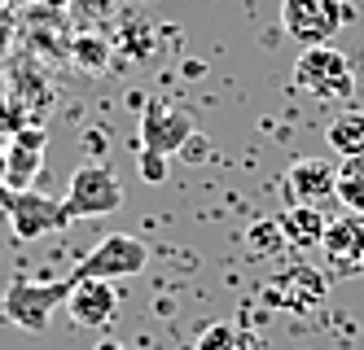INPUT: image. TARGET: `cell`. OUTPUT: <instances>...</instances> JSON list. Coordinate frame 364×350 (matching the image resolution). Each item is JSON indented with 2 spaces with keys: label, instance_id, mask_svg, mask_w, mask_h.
Masks as SVG:
<instances>
[{
  "label": "cell",
  "instance_id": "cell-13",
  "mask_svg": "<svg viewBox=\"0 0 364 350\" xmlns=\"http://www.w3.org/2000/svg\"><path fill=\"white\" fill-rule=\"evenodd\" d=\"M277 224L285 232V241H290V250H311V246H321L325 241V210L321 206H285L277 210Z\"/></svg>",
  "mask_w": 364,
  "mask_h": 350
},
{
  "label": "cell",
  "instance_id": "cell-4",
  "mask_svg": "<svg viewBox=\"0 0 364 350\" xmlns=\"http://www.w3.org/2000/svg\"><path fill=\"white\" fill-rule=\"evenodd\" d=\"M70 289H75L70 276H62V280H27V276H18L5 289V315H9V324L27 329V333H44L48 319H53V311L70 298Z\"/></svg>",
  "mask_w": 364,
  "mask_h": 350
},
{
  "label": "cell",
  "instance_id": "cell-16",
  "mask_svg": "<svg viewBox=\"0 0 364 350\" xmlns=\"http://www.w3.org/2000/svg\"><path fill=\"white\" fill-rule=\"evenodd\" d=\"M246 246H250V258H272V254H281V250H290V241H285L277 214H272V219H255V224L246 228Z\"/></svg>",
  "mask_w": 364,
  "mask_h": 350
},
{
  "label": "cell",
  "instance_id": "cell-11",
  "mask_svg": "<svg viewBox=\"0 0 364 350\" xmlns=\"http://www.w3.org/2000/svg\"><path fill=\"white\" fill-rule=\"evenodd\" d=\"M66 311L80 329H110L119 315V293L110 280H75Z\"/></svg>",
  "mask_w": 364,
  "mask_h": 350
},
{
  "label": "cell",
  "instance_id": "cell-7",
  "mask_svg": "<svg viewBox=\"0 0 364 350\" xmlns=\"http://www.w3.org/2000/svg\"><path fill=\"white\" fill-rule=\"evenodd\" d=\"M0 202H5L9 210V228L18 241H40L48 232H62L70 224V214L62 202L36 193V188H22V193H0Z\"/></svg>",
  "mask_w": 364,
  "mask_h": 350
},
{
  "label": "cell",
  "instance_id": "cell-10",
  "mask_svg": "<svg viewBox=\"0 0 364 350\" xmlns=\"http://www.w3.org/2000/svg\"><path fill=\"white\" fill-rule=\"evenodd\" d=\"M189 141H193V119L185 110H171L163 101L145 105V119H141V149L145 153H180Z\"/></svg>",
  "mask_w": 364,
  "mask_h": 350
},
{
  "label": "cell",
  "instance_id": "cell-5",
  "mask_svg": "<svg viewBox=\"0 0 364 350\" xmlns=\"http://www.w3.org/2000/svg\"><path fill=\"white\" fill-rule=\"evenodd\" d=\"M145 263H149V250H145L141 236L110 232L80 258V267L70 272V280H123V276H136Z\"/></svg>",
  "mask_w": 364,
  "mask_h": 350
},
{
  "label": "cell",
  "instance_id": "cell-6",
  "mask_svg": "<svg viewBox=\"0 0 364 350\" xmlns=\"http://www.w3.org/2000/svg\"><path fill=\"white\" fill-rule=\"evenodd\" d=\"M66 214L70 219H106V214H114L123 206V184L110 167L101 163H88L70 175V188L62 197Z\"/></svg>",
  "mask_w": 364,
  "mask_h": 350
},
{
  "label": "cell",
  "instance_id": "cell-3",
  "mask_svg": "<svg viewBox=\"0 0 364 350\" xmlns=\"http://www.w3.org/2000/svg\"><path fill=\"white\" fill-rule=\"evenodd\" d=\"M259 298L277 311L307 315L311 307H321L329 298V272H321V267H311V263H285L264 280Z\"/></svg>",
  "mask_w": 364,
  "mask_h": 350
},
{
  "label": "cell",
  "instance_id": "cell-12",
  "mask_svg": "<svg viewBox=\"0 0 364 350\" xmlns=\"http://www.w3.org/2000/svg\"><path fill=\"white\" fill-rule=\"evenodd\" d=\"M44 171V131H18L9 153H5V180L9 193H22V188H31L36 175Z\"/></svg>",
  "mask_w": 364,
  "mask_h": 350
},
{
  "label": "cell",
  "instance_id": "cell-2",
  "mask_svg": "<svg viewBox=\"0 0 364 350\" xmlns=\"http://www.w3.org/2000/svg\"><path fill=\"white\" fill-rule=\"evenodd\" d=\"M347 22H351L347 0H281V31L299 48L333 44V35H343Z\"/></svg>",
  "mask_w": 364,
  "mask_h": 350
},
{
  "label": "cell",
  "instance_id": "cell-14",
  "mask_svg": "<svg viewBox=\"0 0 364 350\" xmlns=\"http://www.w3.org/2000/svg\"><path fill=\"white\" fill-rule=\"evenodd\" d=\"M325 145L343 158H364V110H343L325 127Z\"/></svg>",
  "mask_w": 364,
  "mask_h": 350
},
{
  "label": "cell",
  "instance_id": "cell-8",
  "mask_svg": "<svg viewBox=\"0 0 364 350\" xmlns=\"http://www.w3.org/2000/svg\"><path fill=\"white\" fill-rule=\"evenodd\" d=\"M333 193H338V167L325 158H299L281 175L285 206H325Z\"/></svg>",
  "mask_w": 364,
  "mask_h": 350
},
{
  "label": "cell",
  "instance_id": "cell-1",
  "mask_svg": "<svg viewBox=\"0 0 364 350\" xmlns=\"http://www.w3.org/2000/svg\"><path fill=\"white\" fill-rule=\"evenodd\" d=\"M294 88L311 101H351L355 66L347 62V53H338L333 44L303 48L294 58Z\"/></svg>",
  "mask_w": 364,
  "mask_h": 350
},
{
  "label": "cell",
  "instance_id": "cell-9",
  "mask_svg": "<svg viewBox=\"0 0 364 350\" xmlns=\"http://www.w3.org/2000/svg\"><path fill=\"white\" fill-rule=\"evenodd\" d=\"M321 254H325V267L333 276L364 272V214H343V219H333L325 228Z\"/></svg>",
  "mask_w": 364,
  "mask_h": 350
},
{
  "label": "cell",
  "instance_id": "cell-17",
  "mask_svg": "<svg viewBox=\"0 0 364 350\" xmlns=\"http://www.w3.org/2000/svg\"><path fill=\"white\" fill-rule=\"evenodd\" d=\"M338 202H343L351 214H364V158H347L338 167Z\"/></svg>",
  "mask_w": 364,
  "mask_h": 350
},
{
  "label": "cell",
  "instance_id": "cell-18",
  "mask_svg": "<svg viewBox=\"0 0 364 350\" xmlns=\"http://www.w3.org/2000/svg\"><path fill=\"white\" fill-rule=\"evenodd\" d=\"M145 180H163V153H145Z\"/></svg>",
  "mask_w": 364,
  "mask_h": 350
},
{
  "label": "cell",
  "instance_id": "cell-15",
  "mask_svg": "<svg viewBox=\"0 0 364 350\" xmlns=\"http://www.w3.org/2000/svg\"><path fill=\"white\" fill-rule=\"evenodd\" d=\"M193 350H264V337L242 329V324H232V319H224V324H211Z\"/></svg>",
  "mask_w": 364,
  "mask_h": 350
},
{
  "label": "cell",
  "instance_id": "cell-19",
  "mask_svg": "<svg viewBox=\"0 0 364 350\" xmlns=\"http://www.w3.org/2000/svg\"><path fill=\"white\" fill-rule=\"evenodd\" d=\"M97 350H127V346H119V341H101Z\"/></svg>",
  "mask_w": 364,
  "mask_h": 350
}]
</instances>
